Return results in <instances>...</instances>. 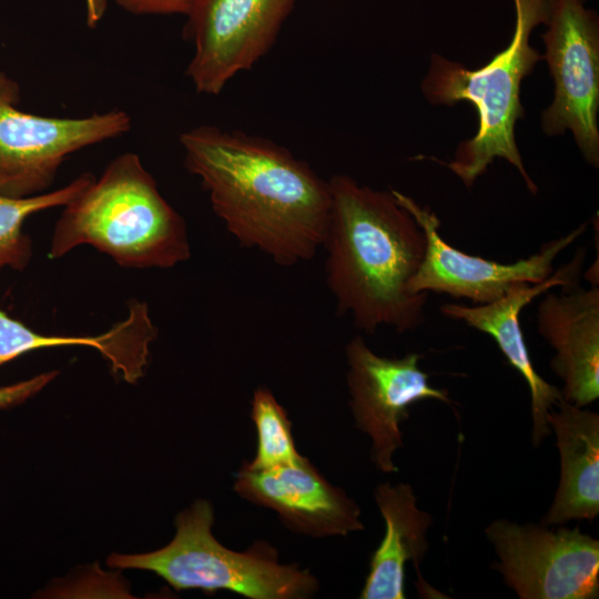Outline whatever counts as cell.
<instances>
[{
    "instance_id": "cell-1",
    "label": "cell",
    "mask_w": 599,
    "mask_h": 599,
    "mask_svg": "<svg viewBox=\"0 0 599 599\" xmlns=\"http://www.w3.org/2000/svg\"><path fill=\"white\" fill-rule=\"evenodd\" d=\"M185 164L213 211L245 247L283 266L311 260L322 246L331 209L328 181L274 142L201 125L182 133Z\"/></svg>"
},
{
    "instance_id": "cell-2",
    "label": "cell",
    "mask_w": 599,
    "mask_h": 599,
    "mask_svg": "<svg viewBox=\"0 0 599 599\" xmlns=\"http://www.w3.org/2000/svg\"><path fill=\"white\" fill-rule=\"evenodd\" d=\"M331 209L322 246L326 282L337 311L356 328L374 334L386 326L414 331L425 321L428 293L408 284L427 246L424 230L395 197L348 175L328 180Z\"/></svg>"
},
{
    "instance_id": "cell-3",
    "label": "cell",
    "mask_w": 599,
    "mask_h": 599,
    "mask_svg": "<svg viewBox=\"0 0 599 599\" xmlns=\"http://www.w3.org/2000/svg\"><path fill=\"white\" fill-rule=\"evenodd\" d=\"M82 244L128 267H171L190 256L183 219L131 152L116 156L64 206L49 257L59 258Z\"/></svg>"
},
{
    "instance_id": "cell-4",
    "label": "cell",
    "mask_w": 599,
    "mask_h": 599,
    "mask_svg": "<svg viewBox=\"0 0 599 599\" xmlns=\"http://www.w3.org/2000/svg\"><path fill=\"white\" fill-rule=\"evenodd\" d=\"M549 0H514L515 29L507 48L477 70L433 54L422 92L435 105L467 101L478 113L477 133L463 141L449 162L432 158L457 175L467 187L486 173L495 159L510 163L530 193L538 191L516 143L515 128L525 115L520 85L542 55L530 45L534 29L546 24Z\"/></svg>"
},
{
    "instance_id": "cell-5",
    "label": "cell",
    "mask_w": 599,
    "mask_h": 599,
    "mask_svg": "<svg viewBox=\"0 0 599 599\" xmlns=\"http://www.w3.org/2000/svg\"><path fill=\"white\" fill-rule=\"evenodd\" d=\"M213 521L212 505L199 499L176 516L169 545L146 554H112L108 566L152 571L176 590H229L250 599H306L317 592L315 576L280 564L266 541L241 552L224 547L212 534Z\"/></svg>"
},
{
    "instance_id": "cell-6",
    "label": "cell",
    "mask_w": 599,
    "mask_h": 599,
    "mask_svg": "<svg viewBox=\"0 0 599 599\" xmlns=\"http://www.w3.org/2000/svg\"><path fill=\"white\" fill-rule=\"evenodd\" d=\"M19 88L0 72V194L28 197L44 193L64 159L131 129L121 110L84 118H51L18 109Z\"/></svg>"
},
{
    "instance_id": "cell-7",
    "label": "cell",
    "mask_w": 599,
    "mask_h": 599,
    "mask_svg": "<svg viewBox=\"0 0 599 599\" xmlns=\"http://www.w3.org/2000/svg\"><path fill=\"white\" fill-rule=\"evenodd\" d=\"M541 34L555 82L551 104L541 113L549 136L572 132L585 160L599 165V18L586 0H549Z\"/></svg>"
},
{
    "instance_id": "cell-8",
    "label": "cell",
    "mask_w": 599,
    "mask_h": 599,
    "mask_svg": "<svg viewBox=\"0 0 599 599\" xmlns=\"http://www.w3.org/2000/svg\"><path fill=\"white\" fill-rule=\"evenodd\" d=\"M485 534L496 569L520 599H597L599 540L579 527L493 521Z\"/></svg>"
},
{
    "instance_id": "cell-9",
    "label": "cell",
    "mask_w": 599,
    "mask_h": 599,
    "mask_svg": "<svg viewBox=\"0 0 599 599\" xmlns=\"http://www.w3.org/2000/svg\"><path fill=\"white\" fill-rule=\"evenodd\" d=\"M425 232L424 260L408 288L414 294L438 293L465 298L474 305L497 301L519 284H537L549 278L556 257L587 230L583 223L568 234L541 245L535 254L514 263H499L467 254L448 244L439 234L440 221L430 209L408 195L392 190Z\"/></svg>"
},
{
    "instance_id": "cell-10",
    "label": "cell",
    "mask_w": 599,
    "mask_h": 599,
    "mask_svg": "<svg viewBox=\"0 0 599 599\" xmlns=\"http://www.w3.org/2000/svg\"><path fill=\"white\" fill-rule=\"evenodd\" d=\"M346 380L355 425L372 440L370 458L383 473H396L394 453L403 446L400 424L409 407L434 399L451 403L448 392L430 385L420 366L423 355L409 353L389 358L373 352L362 336L345 346Z\"/></svg>"
},
{
    "instance_id": "cell-11",
    "label": "cell",
    "mask_w": 599,
    "mask_h": 599,
    "mask_svg": "<svg viewBox=\"0 0 599 599\" xmlns=\"http://www.w3.org/2000/svg\"><path fill=\"white\" fill-rule=\"evenodd\" d=\"M296 0H194L187 31L194 54L186 75L195 90L219 94L273 45Z\"/></svg>"
},
{
    "instance_id": "cell-12",
    "label": "cell",
    "mask_w": 599,
    "mask_h": 599,
    "mask_svg": "<svg viewBox=\"0 0 599 599\" xmlns=\"http://www.w3.org/2000/svg\"><path fill=\"white\" fill-rule=\"evenodd\" d=\"M234 490L274 510L284 526L298 534L346 536L364 529L358 505L305 457L266 469L251 468L245 461L235 475Z\"/></svg>"
},
{
    "instance_id": "cell-13",
    "label": "cell",
    "mask_w": 599,
    "mask_h": 599,
    "mask_svg": "<svg viewBox=\"0 0 599 599\" xmlns=\"http://www.w3.org/2000/svg\"><path fill=\"white\" fill-rule=\"evenodd\" d=\"M586 250L578 248L572 260L544 282L519 284L501 298L488 304L466 305L445 303L439 309L446 317L464 322L469 327L488 334L497 344L507 363L525 379L530 393L531 441L535 446L550 434L549 412L562 398L561 392L545 380L535 369L519 323L520 312L534 298L554 287H570L579 282Z\"/></svg>"
},
{
    "instance_id": "cell-14",
    "label": "cell",
    "mask_w": 599,
    "mask_h": 599,
    "mask_svg": "<svg viewBox=\"0 0 599 599\" xmlns=\"http://www.w3.org/2000/svg\"><path fill=\"white\" fill-rule=\"evenodd\" d=\"M537 331L555 351L562 398L586 407L599 398V288L578 284L547 293L537 307Z\"/></svg>"
},
{
    "instance_id": "cell-15",
    "label": "cell",
    "mask_w": 599,
    "mask_h": 599,
    "mask_svg": "<svg viewBox=\"0 0 599 599\" xmlns=\"http://www.w3.org/2000/svg\"><path fill=\"white\" fill-rule=\"evenodd\" d=\"M560 456V479L546 526L592 521L599 515V415L564 398L547 418Z\"/></svg>"
},
{
    "instance_id": "cell-16",
    "label": "cell",
    "mask_w": 599,
    "mask_h": 599,
    "mask_svg": "<svg viewBox=\"0 0 599 599\" xmlns=\"http://www.w3.org/2000/svg\"><path fill=\"white\" fill-rule=\"evenodd\" d=\"M374 497L385 521V536L372 555L359 598L404 599L406 562L418 568L428 549L426 535L433 518L417 507L409 484H379Z\"/></svg>"
},
{
    "instance_id": "cell-17",
    "label": "cell",
    "mask_w": 599,
    "mask_h": 599,
    "mask_svg": "<svg viewBox=\"0 0 599 599\" xmlns=\"http://www.w3.org/2000/svg\"><path fill=\"white\" fill-rule=\"evenodd\" d=\"M94 176L84 173L68 185L49 193L28 197H9L0 194V271L10 266L23 268L31 256L30 240L22 234V225L33 213L65 206L77 197Z\"/></svg>"
},
{
    "instance_id": "cell-18",
    "label": "cell",
    "mask_w": 599,
    "mask_h": 599,
    "mask_svg": "<svg viewBox=\"0 0 599 599\" xmlns=\"http://www.w3.org/2000/svg\"><path fill=\"white\" fill-rule=\"evenodd\" d=\"M251 418L256 427V455L246 464L254 469H266L293 464L302 459L292 434V422L283 406L266 387L254 390Z\"/></svg>"
},
{
    "instance_id": "cell-19",
    "label": "cell",
    "mask_w": 599,
    "mask_h": 599,
    "mask_svg": "<svg viewBox=\"0 0 599 599\" xmlns=\"http://www.w3.org/2000/svg\"><path fill=\"white\" fill-rule=\"evenodd\" d=\"M58 375L57 370L42 373L30 379L0 387V408L18 405L39 393Z\"/></svg>"
},
{
    "instance_id": "cell-20",
    "label": "cell",
    "mask_w": 599,
    "mask_h": 599,
    "mask_svg": "<svg viewBox=\"0 0 599 599\" xmlns=\"http://www.w3.org/2000/svg\"><path fill=\"white\" fill-rule=\"evenodd\" d=\"M135 14H172L190 12L194 0H114Z\"/></svg>"
},
{
    "instance_id": "cell-21",
    "label": "cell",
    "mask_w": 599,
    "mask_h": 599,
    "mask_svg": "<svg viewBox=\"0 0 599 599\" xmlns=\"http://www.w3.org/2000/svg\"><path fill=\"white\" fill-rule=\"evenodd\" d=\"M106 8V0H85L87 23L94 28L102 19Z\"/></svg>"
}]
</instances>
